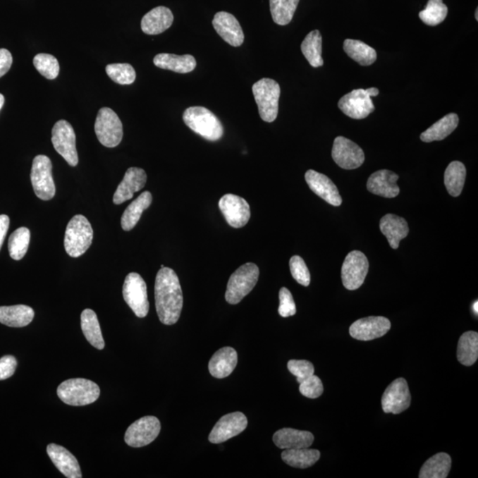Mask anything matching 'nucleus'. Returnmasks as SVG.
Here are the masks:
<instances>
[{
	"instance_id": "f257e3e1",
	"label": "nucleus",
	"mask_w": 478,
	"mask_h": 478,
	"mask_svg": "<svg viewBox=\"0 0 478 478\" xmlns=\"http://www.w3.org/2000/svg\"><path fill=\"white\" fill-rule=\"evenodd\" d=\"M155 307L159 321L165 325L178 323L183 306L181 285L174 270L161 268L155 279Z\"/></svg>"
},
{
	"instance_id": "f03ea898",
	"label": "nucleus",
	"mask_w": 478,
	"mask_h": 478,
	"mask_svg": "<svg viewBox=\"0 0 478 478\" xmlns=\"http://www.w3.org/2000/svg\"><path fill=\"white\" fill-rule=\"evenodd\" d=\"M183 120L190 130L207 140L217 141L223 136V124L205 107H189L183 113Z\"/></svg>"
},
{
	"instance_id": "7ed1b4c3",
	"label": "nucleus",
	"mask_w": 478,
	"mask_h": 478,
	"mask_svg": "<svg viewBox=\"0 0 478 478\" xmlns=\"http://www.w3.org/2000/svg\"><path fill=\"white\" fill-rule=\"evenodd\" d=\"M58 397L69 406L81 407L98 400L100 388L91 380L73 379L64 381L57 389Z\"/></svg>"
},
{
	"instance_id": "20e7f679",
	"label": "nucleus",
	"mask_w": 478,
	"mask_h": 478,
	"mask_svg": "<svg viewBox=\"0 0 478 478\" xmlns=\"http://www.w3.org/2000/svg\"><path fill=\"white\" fill-rule=\"evenodd\" d=\"M92 239L91 223L84 216L78 214L72 218L66 228L65 250L73 258L80 257L91 247Z\"/></svg>"
},
{
	"instance_id": "39448f33",
	"label": "nucleus",
	"mask_w": 478,
	"mask_h": 478,
	"mask_svg": "<svg viewBox=\"0 0 478 478\" xmlns=\"http://www.w3.org/2000/svg\"><path fill=\"white\" fill-rule=\"evenodd\" d=\"M259 116L266 123H273L278 114V102L281 89L275 80L263 78L252 85Z\"/></svg>"
},
{
	"instance_id": "423d86ee",
	"label": "nucleus",
	"mask_w": 478,
	"mask_h": 478,
	"mask_svg": "<svg viewBox=\"0 0 478 478\" xmlns=\"http://www.w3.org/2000/svg\"><path fill=\"white\" fill-rule=\"evenodd\" d=\"M259 269L255 263L242 265L232 274L228 280L225 300L228 304L237 305L248 295L258 282Z\"/></svg>"
},
{
	"instance_id": "0eeeda50",
	"label": "nucleus",
	"mask_w": 478,
	"mask_h": 478,
	"mask_svg": "<svg viewBox=\"0 0 478 478\" xmlns=\"http://www.w3.org/2000/svg\"><path fill=\"white\" fill-rule=\"evenodd\" d=\"M379 94V89H358L342 97L338 102V107L343 113L355 120H362L368 117L375 111L372 97Z\"/></svg>"
},
{
	"instance_id": "6e6552de",
	"label": "nucleus",
	"mask_w": 478,
	"mask_h": 478,
	"mask_svg": "<svg viewBox=\"0 0 478 478\" xmlns=\"http://www.w3.org/2000/svg\"><path fill=\"white\" fill-rule=\"evenodd\" d=\"M95 133L100 144L114 148L123 140V123L117 114L109 107H103L98 113L95 122Z\"/></svg>"
},
{
	"instance_id": "1a4fd4ad",
	"label": "nucleus",
	"mask_w": 478,
	"mask_h": 478,
	"mask_svg": "<svg viewBox=\"0 0 478 478\" xmlns=\"http://www.w3.org/2000/svg\"><path fill=\"white\" fill-rule=\"evenodd\" d=\"M30 179L37 197L42 200L53 199L56 189L53 178V165L49 157L46 155H37L35 157Z\"/></svg>"
},
{
	"instance_id": "9d476101",
	"label": "nucleus",
	"mask_w": 478,
	"mask_h": 478,
	"mask_svg": "<svg viewBox=\"0 0 478 478\" xmlns=\"http://www.w3.org/2000/svg\"><path fill=\"white\" fill-rule=\"evenodd\" d=\"M123 299L137 317H147L149 312L147 287L140 274L130 273L123 288Z\"/></svg>"
},
{
	"instance_id": "9b49d317",
	"label": "nucleus",
	"mask_w": 478,
	"mask_h": 478,
	"mask_svg": "<svg viewBox=\"0 0 478 478\" xmlns=\"http://www.w3.org/2000/svg\"><path fill=\"white\" fill-rule=\"evenodd\" d=\"M369 263L363 252L353 251L346 256L341 269L343 285L349 290L359 289L368 275Z\"/></svg>"
},
{
	"instance_id": "f8f14e48",
	"label": "nucleus",
	"mask_w": 478,
	"mask_h": 478,
	"mask_svg": "<svg viewBox=\"0 0 478 478\" xmlns=\"http://www.w3.org/2000/svg\"><path fill=\"white\" fill-rule=\"evenodd\" d=\"M51 143L58 154H61L71 167H75L78 164L75 130L67 121L61 120L54 124L51 130Z\"/></svg>"
},
{
	"instance_id": "ddd939ff",
	"label": "nucleus",
	"mask_w": 478,
	"mask_h": 478,
	"mask_svg": "<svg viewBox=\"0 0 478 478\" xmlns=\"http://www.w3.org/2000/svg\"><path fill=\"white\" fill-rule=\"evenodd\" d=\"M161 429V422L157 417H142L127 429L124 441L131 448H143L157 439Z\"/></svg>"
},
{
	"instance_id": "4468645a",
	"label": "nucleus",
	"mask_w": 478,
	"mask_h": 478,
	"mask_svg": "<svg viewBox=\"0 0 478 478\" xmlns=\"http://www.w3.org/2000/svg\"><path fill=\"white\" fill-rule=\"evenodd\" d=\"M411 394L407 380L400 377L394 380L384 391L382 408L384 413L398 415L410 407Z\"/></svg>"
},
{
	"instance_id": "2eb2a0df",
	"label": "nucleus",
	"mask_w": 478,
	"mask_h": 478,
	"mask_svg": "<svg viewBox=\"0 0 478 478\" xmlns=\"http://www.w3.org/2000/svg\"><path fill=\"white\" fill-rule=\"evenodd\" d=\"M219 209L225 220L232 228L244 227L250 220V206L243 197L234 195V194H225L221 197Z\"/></svg>"
},
{
	"instance_id": "dca6fc26",
	"label": "nucleus",
	"mask_w": 478,
	"mask_h": 478,
	"mask_svg": "<svg viewBox=\"0 0 478 478\" xmlns=\"http://www.w3.org/2000/svg\"><path fill=\"white\" fill-rule=\"evenodd\" d=\"M331 155L339 167L348 171L361 167L365 161L362 149L344 137H336Z\"/></svg>"
},
{
	"instance_id": "f3484780",
	"label": "nucleus",
	"mask_w": 478,
	"mask_h": 478,
	"mask_svg": "<svg viewBox=\"0 0 478 478\" xmlns=\"http://www.w3.org/2000/svg\"><path fill=\"white\" fill-rule=\"evenodd\" d=\"M247 418L241 412L224 415L211 431L209 441L213 444H221L240 434L247 429Z\"/></svg>"
},
{
	"instance_id": "a211bd4d",
	"label": "nucleus",
	"mask_w": 478,
	"mask_h": 478,
	"mask_svg": "<svg viewBox=\"0 0 478 478\" xmlns=\"http://www.w3.org/2000/svg\"><path fill=\"white\" fill-rule=\"evenodd\" d=\"M389 319L383 317H369L359 319L349 329L351 337L357 341H370L382 338L391 330Z\"/></svg>"
},
{
	"instance_id": "6ab92c4d",
	"label": "nucleus",
	"mask_w": 478,
	"mask_h": 478,
	"mask_svg": "<svg viewBox=\"0 0 478 478\" xmlns=\"http://www.w3.org/2000/svg\"><path fill=\"white\" fill-rule=\"evenodd\" d=\"M213 26L225 42L234 47L244 43L245 35L238 20L231 13H217L214 17Z\"/></svg>"
},
{
	"instance_id": "aec40b11",
	"label": "nucleus",
	"mask_w": 478,
	"mask_h": 478,
	"mask_svg": "<svg viewBox=\"0 0 478 478\" xmlns=\"http://www.w3.org/2000/svg\"><path fill=\"white\" fill-rule=\"evenodd\" d=\"M147 176L144 169L130 168L124 175L123 181L118 185L114 194L113 202L116 205L133 199L134 194L143 189L147 183Z\"/></svg>"
},
{
	"instance_id": "412c9836",
	"label": "nucleus",
	"mask_w": 478,
	"mask_h": 478,
	"mask_svg": "<svg viewBox=\"0 0 478 478\" xmlns=\"http://www.w3.org/2000/svg\"><path fill=\"white\" fill-rule=\"evenodd\" d=\"M305 178L312 192L321 197L325 202L334 207H339L342 204V197L339 194L337 186L327 176L313 171H307Z\"/></svg>"
},
{
	"instance_id": "4be33fe9",
	"label": "nucleus",
	"mask_w": 478,
	"mask_h": 478,
	"mask_svg": "<svg viewBox=\"0 0 478 478\" xmlns=\"http://www.w3.org/2000/svg\"><path fill=\"white\" fill-rule=\"evenodd\" d=\"M398 176L394 172L383 169L373 173L369 176L367 188L369 192L388 199H393L400 194V187L397 185Z\"/></svg>"
},
{
	"instance_id": "5701e85b",
	"label": "nucleus",
	"mask_w": 478,
	"mask_h": 478,
	"mask_svg": "<svg viewBox=\"0 0 478 478\" xmlns=\"http://www.w3.org/2000/svg\"><path fill=\"white\" fill-rule=\"evenodd\" d=\"M48 456L55 467L68 478H82V471L75 457L63 446L50 444L47 446Z\"/></svg>"
},
{
	"instance_id": "b1692460",
	"label": "nucleus",
	"mask_w": 478,
	"mask_h": 478,
	"mask_svg": "<svg viewBox=\"0 0 478 478\" xmlns=\"http://www.w3.org/2000/svg\"><path fill=\"white\" fill-rule=\"evenodd\" d=\"M314 436L310 431L283 428L273 436V442L280 449L307 448L313 444Z\"/></svg>"
},
{
	"instance_id": "393cba45",
	"label": "nucleus",
	"mask_w": 478,
	"mask_h": 478,
	"mask_svg": "<svg viewBox=\"0 0 478 478\" xmlns=\"http://www.w3.org/2000/svg\"><path fill=\"white\" fill-rule=\"evenodd\" d=\"M174 22L171 9L158 6L148 12L141 20V29L147 35H159L171 27Z\"/></svg>"
},
{
	"instance_id": "a878e982",
	"label": "nucleus",
	"mask_w": 478,
	"mask_h": 478,
	"mask_svg": "<svg viewBox=\"0 0 478 478\" xmlns=\"http://www.w3.org/2000/svg\"><path fill=\"white\" fill-rule=\"evenodd\" d=\"M238 364V353L234 348H223L211 358L209 369L211 376L216 379H225L234 372Z\"/></svg>"
},
{
	"instance_id": "bb28decb",
	"label": "nucleus",
	"mask_w": 478,
	"mask_h": 478,
	"mask_svg": "<svg viewBox=\"0 0 478 478\" xmlns=\"http://www.w3.org/2000/svg\"><path fill=\"white\" fill-rule=\"evenodd\" d=\"M380 230L386 235L390 247L398 249L400 242L407 238L410 228L407 221L395 214H386L380 221Z\"/></svg>"
},
{
	"instance_id": "cd10ccee",
	"label": "nucleus",
	"mask_w": 478,
	"mask_h": 478,
	"mask_svg": "<svg viewBox=\"0 0 478 478\" xmlns=\"http://www.w3.org/2000/svg\"><path fill=\"white\" fill-rule=\"evenodd\" d=\"M156 67L167 71L186 74L195 69L197 62L192 55H176L171 54H159L154 59Z\"/></svg>"
},
{
	"instance_id": "c85d7f7f",
	"label": "nucleus",
	"mask_w": 478,
	"mask_h": 478,
	"mask_svg": "<svg viewBox=\"0 0 478 478\" xmlns=\"http://www.w3.org/2000/svg\"><path fill=\"white\" fill-rule=\"evenodd\" d=\"M34 317V310L26 305L0 307V323L8 327H25L33 321Z\"/></svg>"
},
{
	"instance_id": "c756f323",
	"label": "nucleus",
	"mask_w": 478,
	"mask_h": 478,
	"mask_svg": "<svg viewBox=\"0 0 478 478\" xmlns=\"http://www.w3.org/2000/svg\"><path fill=\"white\" fill-rule=\"evenodd\" d=\"M459 124V117L456 114H449L421 134L420 138L425 143L433 141H441L455 130Z\"/></svg>"
},
{
	"instance_id": "7c9ffc66",
	"label": "nucleus",
	"mask_w": 478,
	"mask_h": 478,
	"mask_svg": "<svg viewBox=\"0 0 478 478\" xmlns=\"http://www.w3.org/2000/svg\"><path fill=\"white\" fill-rule=\"evenodd\" d=\"M81 327L90 344L99 350L105 348L102 329H100L98 317L94 311L87 308L82 312Z\"/></svg>"
},
{
	"instance_id": "2f4dec72",
	"label": "nucleus",
	"mask_w": 478,
	"mask_h": 478,
	"mask_svg": "<svg viewBox=\"0 0 478 478\" xmlns=\"http://www.w3.org/2000/svg\"><path fill=\"white\" fill-rule=\"evenodd\" d=\"M452 466V458L448 453H439L426 460L419 473L420 478H446Z\"/></svg>"
},
{
	"instance_id": "473e14b6",
	"label": "nucleus",
	"mask_w": 478,
	"mask_h": 478,
	"mask_svg": "<svg viewBox=\"0 0 478 478\" xmlns=\"http://www.w3.org/2000/svg\"><path fill=\"white\" fill-rule=\"evenodd\" d=\"M152 196L150 192H144L137 199L130 204L123 214L122 228L123 231H130L136 226L140 220L142 214L151 206Z\"/></svg>"
},
{
	"instance_id": "72a5a7b5",
	"label": "nucleus",
	"mask_w": 478,
	"mask_h": 478,
	"mask_svg": "<svg viewBox=\"0 0 478 478\" xmlns=\"http://www.w3.org/2000/svg\"><path fill=\"white\" fill-rule=\"evenodd\" d=\"M321 453L317 449L295 448L285 449L282 453V460L289 466L298 469H307L317 463L320 459Z\"/></svg>"
},
{
	"instance_id": "f704fd0d",
	"label": "nucleus",
	"mask_w": 478,
	"mask_h": 478,
	"mask_svg": "<svg viewBox=\"0 0 478 478\" xmlns=\"http://www.w3.org/2000/svg\"><path fill=\"white\" fill-rule=\"evenodd\" d=\"M457 358L460 364L472 366L478 358V334L476 331H467L460 336L457 348Z\"/></svg>"
},
{
	"instance_id": "c9c22d12",
	"label": "nucleus",
	"mask_w": 478,
	"mask_h": 478,
	"mask_svg": "<svg viewBox=\"0 0 478 478\" xmlns=\"http://www.w3.org/2000/svg\"><path fill=\"white\" fill-rule=\"evenodd\" d=\"M301 51L312 67L319 68L324 65V59L321 57L323 37L320 31L313 30L308 33L301 44Z\"/></svg>"
},
{
	"instance_id": "e433bc0d",
	"label": "nucleus",
	"mask_w": 478,
	"mask_h": 478,
	"mask_svg": "<svg viewBox=\"0 0 478 478\" xmlns=\"http://www.w3.org/2000/svg\"><path fill=\"white\" fill-rule=\"evenodd\" d=\"M344 50L348 56L362 66H369L376 60V51L360 40L345 39Z\"/></svg>"
},
{
	"instance_id": "4c0bfd02",
	"label": "nucleus",
	"mask_w": 478,
	"mask_h": 478,
	"mask_svg": "<svg viewBox=\"0 0 478 478\" xmlns=\"http://www.w3.org/2000/svg\"><path fill=\"white\" fill-rule=\"evenodd\" d=\"M466 180V168L460 161H453L445 171V185L450 195L458 197Z\"/></svg>"
},
{
	"instance_id": "58836bf2",
	"label": "nucleus",
	"mask_w": 478,
	"mask_h": 478,
	"mask_svg": "<svg viewBox=\"0 0 478 478\" xmlns=\"http://www.w3.org/2000/svg\"><path fill=\"white\" fill-rule=\"evenodd\" d=\"M299 2L300 0H269L274 22L282 26L292 22Z\"/></svg>"
},
{
	"instance_id": "ea45409f",
	"label": "nucleus",
	"mask_w": 478,
	"mask_h": 478,
	"mask_svg": "<svg viewBox=\"0 0 478 478\" xmlns=\"http://www.w3.org/2000/svg\"><path fill=\"white\" fill-rule=\"evenodd\" d=\"M30 241L29 228L22 227L17 228L10 235L8 241L9 255L15 261H20L27 254Z\"/></svg>"
},
{
	"instance_id": "a19ab883",
	"label": "nucleus",
	"mask_w": 478,
	"mask_h": 478,
	"mask_svg": "<svg viewBox=\"0 0 478 478\" xmlns=\"http://www.w3.org/2000/svg\"><path fill=\"white\" fill-rule=\"evenodd\" d=\"M448 8L443 0H429L427 6L419 13V17L429 26H436L444 22Z\"/></svg>"
},
{
	"instance_id": "79ce46f5",
	"label": "nucleus",
	"mask_w": 478,
	"mask_h": 478,
	"mask_svg": "<svg viewBox=\"0 0 478 478\" xmlns=\"http://www.w3.org/2000/svg\"><path fill=\"white\" fill-rule=\"evenodd\" d=\"M107 75L116 84L128 85L133 84L136 80V71L133 66L128 63H116L107 65Z\"/></svg>"
},
{
	"instance_id": "37998d69",
	"label": "nucleus",
	"mask_w": 478,
	"mask_h": 478,
	"mask_svg": "<svg viewBox=\"0 0 478 478\" xmlns=\"http://www.w3.org/2000/svg\"><path fill=\"white\" fill-rule=\"evenodd\" d=\"M33 64L37 71L47 79L54 80L60 72V64L54 55L39 54L34 57Z\"/></svg>"
},
{
	"instance_id": "c03bdc74",
	"label": "nucleus",
	"mask_w": 478,
	"mask_h": 478,
	"mask_svg": "<svg viewBox=\"0 0 478 478\" xmlns=\"http://www.w3.org/2000/svg\"><path fill=\"white\" fill-rule=\"evenodd\" d=\"M290 273L294 279L300 285L308 286L310 285L311 276L310 270H308L306 263L300 256H293L290 259Z\"/></svg>"
},
{
	"instance_id": "a18cd8bd",
	"label": "nucleus",
	"mask_w": 478,
	"mask_h": 478,
	"mask_svg": "<svg viewBox=\"0 0 478 478\" xmlns=\"http://www.w3.org/2000/svg\"><path fill=\"white\" fill-rule=\"evenodd\" d=\"M287 367L289 372L297 377V382L299 384L302 383L314 373V365L305 360H290Z\"/></svg>"
},
{
	"instance_id": "49530a36",
	"label": "nucleus",
	"mask_w": 478,
	"mask_h": 478,
	"mask_svg": "<svg viewBox=\"0 0 478 478\" xmlns=\"http://www.w3.org/2000/svg\"><path fill=\"white\" fill-rule=\"evenodd\" d=\"M300 391L308 398H317L324 393V384L317 376L312 375L300 384Z\"/></svg>"
},
{
	"instance_id": "de8ad7c7",
	"label": "nucleus",
	"mask_w": 478,
	"mask_h": 478,
	"mask_svg": "<svg viewBox=\"0 0 478 478\" xmlns=\"http://www.w3.org/2000/svg\"><path fill=\"white\" fill-rule=\"evenodd\" d=\"M279 300L278 313L282 317H290L296 314V305L294 302L292 293L286 287H283L280 290Z\"/></svg>"
},
{
	"instance_id": "09e8293b",
	"label": "nucleus",
	"mask_w": 478,
	"mask_h": 478,
	"mask_svg": "<svg viewBox=\"0 0 478 478\" xmlns=\"http://www.w3.org/2000/svg\"><path fill=\"white\" fill-rule=\"evenodd\" d=\"M17 360L15 356L6 355L0 359V380H6L15 374Z\"/></svg>"
},
{
	"instance_id": "8fccbe9b",
	"label": "nucleus",
	"mask_w": 478,
	"mask_h": 478,
	"mask_svg": "<svg viewBox=\"0 0 478 478\" xmlns=\"http://www.w3.org/2000/svg\"><path fill=\"white\" fill-rule=\"evenodd\" d=\"M13 63V57L11 53L8 50L0 49V78L6 75L11 68Z\"/></svg>"
},
{
	"instance_id": "3c124183",
	"label": "nucleus",
	"mask_w": 478,
	"mask_h": 478,
	"mask_svg": "<svg viewBox=\"0 0 478 478\" xmlns=\"http://www.w3.org/2000/svg\"><path fill=\"white\" fill-rule=\"evenodd\" d=\"M9 224V217L6 216V214H1V216H0V250H1L6 233H8Z\"/></svg>"
},
{
	"instance_id": "603ef678",
	"label": "nucleus",
	"mask_w": 478,
	"mask_h": 478,
	"mask_svg": "<svg viewBox=\"0 0 478 478\" xmlns=\"http://www.w3.org/2000/svg\"><path fill=\"white\" fill-rule=\"evenodd\" d=\"M4 103H5L4 96H3L1 93H0V110H1L3 106H4Z\"/></svg>"
},
{
	"instance_id": "864d4df0",
	"label": "nucleus",
	"mask_w": 478,
	"mask_h": 478,
	"mask_svg": "<svg viewBox=\"0 0 478 478\" xmlns=\"http://www.w3.org/2000/svg\"><path fill=\"white\" fill-rule=\"evenodd\" d=\"M473 310H474V313H476V314L477 315V314H478V302H477V301H476V302L474 303Z\"/></svg>"
},
{
	"instance_id": "5fc2aeb1",
	"label": "nucleus",
	"mask_w": 478,
	"mask_h": 478,
	"mask_svg": "<svg viewBox=\"0 0 478 478\" xmlns=\"http://www.w3.org/2000/svg\"><path fill=\"white\" fill-rule=\"evenodd\" d=\"M476 20H478V9L476 10Z\"/></svg>"
}]
</instances>
